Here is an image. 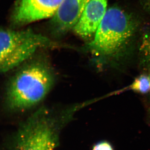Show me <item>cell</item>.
Returning a JSON list of instances; mask_svg holds the SVG:
<instances>
[{"mask_svg": "<svg viewBox=\"0 0 150 150\" xmlns=\"http://www.w3.org/2000/svg\"><path fill=\"white\" fill-rule=\"evenodd\" d=\"M149 76H150V73H149Z\"/></svg>", "mask_w": 150, "mask_h": 150, "instance_id": "obj_12", "label": "cell"}, {"mask_svg": "<svg viewBox=\"0 0 150 150\" xmlns=\"http://www.w3.org/2000/svg\"><path fill=\"white\" fill-rule=\"evenodd\" d=\"M142 3L145 9L150 13V0H142Z\"/></svg>", "mask_w": 150, "mask_h": 150, "instance_id": "obj_11", "label": "cell"}, {"mask_svg": "<svg viewBox=\"0 0 150 150\" xmlns=\"http://www.w3.org/2000/svg\"><path fill=\"white\" fill-rule=\"evenodd\" d=\"M131 88L134 91L142 94L150 93V76L149 74L140 75L135 79Z\"/></svg>", "mask_w": 150, "mask_h": 150, "instance_id": "obj_9", "label": "cell"}, {"mask_svg": "<svg viewBox=\"0 0 150 150\" xmlns=\"http://www.w3.org/2000/svg\"><path fill=\"white\" fill-rule=\"evenodd\" d=\"M137 26L128 12L118 6L109 8L86 50L99 62L117 57L129 46Z\"/></svg>", "mask_w": 150, "mask_h": 150, "instance_id": "obj_3", "label": "cell"}, {"mask_svg": "<svg viewBox=\"0 0 150 150\" xmlns=\"http://www.w3.org/2000/svg\"><path fill=\"white\" fill-rule=\"evenodd\" d=\"M90 0H63L52 17L51 25L57 35L73 30Z\"/></svg>", "mask_w": 150, "mask_h": 150, "instance_id": "obj_6", "label": "cell"}, {"mask_svg": "<svg viewBox=\"0 0 150 150\" xmlns=\"http://www.w3.org/2000/svg\"><path fill=\"white\" fill-rule=\"evenodd\" d=\"M92 150H114V149L109 142L103 141L94 145Z\"/></svg>", "mask_w": 150, "mask_h": 150, "instance_id": "obj_10", "label": "cell"}, {"mask_svg": "<svg viewBox=\"0 0 150 150\" xmlns=\"http://www.w3.org/2000/svg\"><path fill=\"white\" fill-rule=\"evenodd\" d=\"M63 0H17L11 17L15 25H23L51 18Z\"/></svg>", "mask_w": 150, "mask_h": 150, "instance_id": "obj_5", "label": "cell"}, {"mask_svg": "<svg viewBox=\"0 0 150 150\" xmlns=\"http://www.w3.org/2000/svg\"><path fill=\"white\" fill-rule=\"evenodd\" d=\"M78 110L75 105L60 111L40 108L20 127L11 150H54L61 130Z\"/></svg>", "mask_w": 150, "mask_h": 150, "instance_id": "obj_2", "label": "cell"}, {"mask_svg": "<svg viewBox=\"0 0 150 150\" xmlns=\"http://www.w3.org/2000/svg\"><path fill=\"white\" fill-rule=\"evenodd\" d=\"M107 3L108 0H90L73 30L75 33L91 40L106 13Z\"/></svg>", "mask_w": 150, "mask_h": 150, "instance_id": "obj_7", "label": "cell"}, {"mask_svg": "<svg viewBox=\"0 0 150 150\" xmlns=\"http://www.w3.org/2000/svg\"><path fill=\"white\" fill-rule=\"evenodd\" d=\"M61 46L30 29L0 28V72L8 71L27 62L38 50Z\"/></svg>", "mask_w": 150, "mask_h": 150, "instance_id": "obj_4", "label": "cell"}, {"mask_svg": "<svg viewBox=\"0 0 150 150\" xmlns=\"http://www.w3.org/2000/svg\"><path fill=\"white\" fill-rule=\"evenodd\" d=\"M139 51L142 66L150 71V30L142 35Z\"/></svg>", "mask_w": 150, "mask_h": 150, "instance_id": "obj_8", "label": "cell"}, {"mask_svg": "<svg viewBox=\"0 0 150 150\" xmlns=\"http://www.w3.org/2000/svg\"><path fill=\"white\" fill-rule=\"evenodd\" d=\"M14 76L7 92L8 107L24 110L42 102L53 88L56 74L46 57H32Z\"/></svg>", "mask_w": 150, "mask_h": 150, "instance_id": "obj_1", "label": "cell"}]
</instances>
